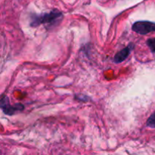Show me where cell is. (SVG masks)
<instances>
[{"mask_svg":"<svg viewBox=\"0 0 155 155\" xmlns=\"http://www.w3.org/2000/svg\"><path fill=\"white\" fill-rule=\"evenodd\" d=\"M63 17L61 12L57 10H53L48 13L34 15L31 16L30 26L33 27H39L41 24H54Z\"/></svg>","mask_w":155,"mask_h":155,"instance_id":"obj_1","label":"cell"},{"mask_svg":"<svg viewBox=\"0 0 155 155\" xmlns=\"http://www.w3.org/2000/svg\"><path fill=\"white\" fill-rule=\"evenodd\" d=\"M0 107L5 114L13 115L16 111H21L24 110V106L20 103L11 105L8 98L6 95H2L0 101Z\"/></svg>","mask_w":155,"mask_h":155,"instance_id":"obj_2","label":"cell"},{"mask_svg":"<svg viewBox=\"0 0 155 155\" xmlns=\"http://www.w3.org/2000/svg\"><path fill=\"white\" fill-rule=\"evenodd\" d=\"M132 29L140 35L148 34L151 32H155V23L148 21H136L133 24Z\"/></svg>","mask_w":155,"mask_h":155,"instance_id":"obj_3","label":"cell"},{"mask_svg":"<svg viewBox=\"0 0 155 155\" xmlns=\"http://www.w3.org/2000/svg\"><path fill=\"white\" fill-rule=\"evenodd\" d=\"M133 48H134V45L130 43L128 46L126 47L124 49H122L121 51H120L119 52L117 53V54H115L114 58V61L115 63L120 64L122 63L123 61H124L129 57V55L130 54V52H131L132 49H133Z\"/></svg>","mask_w":155,"mask_h":155,"instance_id":"obj_4","label":"cell"},{"mask_svg":"<svg viewBox=\"0 0 155 155\" xmlns=\"http://www.w3.org/2000/svg\"><path fill=\"white\" fill-rule=\"evenodd\" d=\"M146 43L148 46L149 47L150 49H151V52L155 54V38H150V39H148L147 40Z\"/></svg>","mask_w":155,"mask_h":155,"instance_id":"obj_5","label":"cell"},{"mask_svg":"<svg viewBox=\"0 0 155 155\" xmlns=\"http://www.w3.org/2000/svg\"><path fill=\"white\" fill-rule=\"evenodd\" d=\"M147 126L150 128H155V112L150 116L147 120Z\"/></svg>","mask_w":155,"mask_h":155,"instance_id":"obj_6","label":"cell"}]
</instances>
